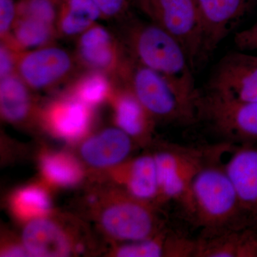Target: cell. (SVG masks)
<instances>
[{
  "instance_id": "27",
  "label": "cell",
  "mask_w": 257,
  "mask_h": 257,
  "mask_svg": "<svg viewBox=\"0 0 257 257\" xmlns=\"http://www.w3.org/2000/svg\"><path fill=\"white\" fill-rule=\"evenodd\" d=\"M99 8L102 18L121 19L130 10L128 0H92Z\"/></svg>"
},
{
  "instance_id": "16",
  "label": "cell",
  "mask_w": 257,
  "mask_h": 257,
  "mask_svg": "<svg viewBox=\"0 0 257 257\" xmlns=\"http://www.w3.org/2000/svg\"><path fill=\"white\" fill-rule=\"evenodd\" d=\"M133 140L119 128H106L84 142L81 155L87 163L94 167L119 165L131 152Z\"/></svg>"
},
{
  "instance_id": "13",
  "label": "cell",
  "mask_w": 257,
  "mask_h": 257,
  "mask_svg": "<svg viewBox=\"0 0 257 257\" xmlns=\"http://www.w3.org/2000/svg\"><path fill=\"white\" fill-rule=\"evenodd\" d=\"M224 168L248 219L257 224V143L237 145Z\"/></svg>"
},
{
  "instance_id": "23",
  "label": "cell",
  "mask_w": 257,
  "mask_h": 257,
  "mask_svg": "<svg viewBox=\"0 0 257 257\" xmlns=\"http://www.w3.org/2000/svg\"><path fill=\"white\" fill-rule=\"evenodd\" d=\"M41 166L43 175L56 185H74L82 177L80 165L74 157L67 154H47L42 157Z\"/></svg>"
},
{
  "instance_id": "10",
  "label": "cell",
  "mask_w": 257,
  "mask_h": 257,
  "mask_svg": "<svg viewBox=\"0 0 257 257\" xmlns=\"http://www.w3.org/2000/svg\"><path fill=\"white\" fill-rule=\"evenodd\" d=\"M207 93L229 100L257 101V56H225L211 75Z\"/></svg>"
},
{
  "instance_id": "24",
  "label": "cell",
  "mask_w": 257,
  "mask_h": 257,
  "mask_svg": "<svg viewBox=\"0 0 257 257\" xmlns=\"http://www.w3.org/2000/svg\"><path fill=\"white\" fill-rule=\"evenodd\" d=\"M12 205L20 219L32 220L46 216L50 210L51 202L45 190L40 187H29L15 194Z\"/></svg>"
},
{
  "instance_id": "5",
  "label": "cell",
  "mask_w": 257,
  "mask_h": 257,
  "mask_svg": "<svg viewBox=\"0 0 257 257\" xmlns=\"http://www.w3.org/2000/svg\"><path fill=\"white\" fill-rule=\"evenodd\" d=\"M158 204L145 202L126 192L118 194L101 211L99 221L106 234L120 241H140L153 237L167 226L158 212Z\"/></svg>"
},
{
  "instance_id": "3",
  "label": "cell",
  "mask_w": 257,
  "mask_h": 257,
  "mask_svg": "<svg viewBox=\"0 0 257 257\" xmlns=\"http://www.w3.org/2000/svg\"><path fill=\"white\" fill-rule=\"evenodd\" d=\"M121 83L132 91L155 121L180 125L197 121V103L182 96L160 74L133 59Z\"/></svg>"
},
{
  "instance_id": "19",
  "label": "cell",
  "mask_w": 257,
  "mask_h": 257,
  "mask_svg": "<svg viewBox=\"0 0 257 257\" xmlns=\"http://www.w3.org/2000/svg\"><path fill=\"white\" fill-rule=\"evenodd\" d=\"M69 83L67 94L93 109L111 100L119 82L104 72L85 69Z\"/></svg>"
},
{
  "instance_id": "1",
  "label": "cell",
  "mask_w": 257,
  "mask_h": 257,
  "mask_svg": "<svg viewBox=\"0 0 257 257\" xmlns=\"http://www.w3.org/2000/svg\"><path fill=\"white\" fill-rule=\"evenodd\" d=\"M231 146L221 143L177 202L187 220L200 230L199 236L257 225L243 211L224 164L221 162V155Z\"/></svg>"
},
{
  "instance_id": "17",
  "label": "cell",
  "mask_w": 257,
  "mask_h": 257,
  "mask_svg": "<svg viewBox=\"0 0 257 257\" xmlns=\"http://www.w3.org/2000/svg\"><path fill=\"white\" fill-rule=\"evenodd\" d=\"M117 127L135 140L150 137L155 120L125 84H118L111 98Z\"/></svg>"
},
{
  "instance_id": "6",
  "label": "cell",
  "mask_w": 257,
  "mask_h": 257,
  "mask_svg": "<svg viewBox=\"0 0 257 257\" xmlns=\"http://www.w3.org/2000/svg\"><path fill=\"white\" fill-rule=\"evenodd\" d=\"M198 147L166 145L154 154L156 162L160 204L183 197L208 160L220 146Z\"/></svg>"
},
{
  "instance_id": "30",
  "label": "cell",
  "mask_w": 257,
  "mask_h": 257,
  "mask_svg": "<svg viewBox=\"0 0 257 257\" xmlns=\"http://www.w3.org/2000/svg\"><path fill=\"white\" fill-rule=\"evenodd\" d=\"M135 4L138 5L144 13L150 17V0H133Z\"/></svg>"
},
{
  "instance_id": "25",
  "label": "cell",
  "mask_w": 257,
  "mask_h": 257,
  "mask_svg": "<svg viewBox=\"0 0 257 257\" xmlns=\"http://www.w3.org/2000/svg\"><path fill=\"white\" fill-rule=\"evenodd\" d=\"M24 51L8 42L0 45V79L17 74L19 57Z\"/></svg>"
},
{
  "instance_id": "9",
  "label": "cell",
  "mask_w": 257,
  "mask_h": 257,
  "mask_svg": "<svg viewBox=\"0 0 257 257\" xmlns=\"http://www.w3.org/2000/svg\"><path fill=\"white\" fill-rule=\"evenodd\" d=\"M76 60L85 69L100 71L121 82L131 60L109 30L95 24L77 37Z\"/></svg>"
},
{
  "instance_id": "22",
  "label": "cell",
  "mask_w": 257,
  "mask_h": 257,
  "mask_svg": "<svg viewBox=\"0 0 257 257\" xmlns=\"http://www.w3.org/2000/svg\"><path fill=\"white\" fill-rule=\"evenodd\" d=\"M57 37L55 25L37 19L17 17L11 34L3 40H10L26 51L55 44Z\"/></svg>"
},
{
  "instance_id": "26",
  "label": "cell",
  "mask_w": 257,
  "mask_h": 257,
  "mask_svg": "<svg viewBox=\"0 0 257 257\" xmlns=\"http://www.w3.org/2000/svg\"><path fill=\"white\" fill-rule=\"evenodd\" d=\"M18 15L17 3L15 0H0V39L10 36Z\"/></svg>"
},
{
  "instance_id": "28",
  "label": "cell",
  "mask_w": 257,
  "mask_h": 257,
  "mask_svg": "<svg viewBox=\"0 0 257 257\" xmlns=\"http://www.w3.org/2000/svg\"><path fill=\"white\" fill-rule=\"evenodd\" d=\"M236 42L242 50H257V23L236 36Z\"/></svg>"
},
{
  "instance_id": "14",
  "label": "cell",
  "mask_w": 257,
  "mask_h": 257,
  "mask_svg": "<svg viewBox=\"0 0 257 257\" xmlns=\"http://www.w3.org/2000/svg\"><path fill=\"white\" fill-rule=\"evenodd\" d=\"M194 257H257V225L199 236Z\"/></svg>"
},
{
  "instance_id": "20",
  "label": "cell",
  "mask_w": 257,
  "mask_h": 257,
  "mask_svg": "<svg viewBox=\"0 0 257 257\" xmlns=\"http://www.w3.org/2000/svg\"><path fill=\"white\" fill-rule=\"evenodd\" d=\"M102 18L92 0H60L56 29L58 37H78Z\"/></svg>"
},
{
  "instance_id": "29",
  "label": "cell",
  "mask_w": 257,
  "mask_h": 257,
  "mask_svg": "<svg viewBox=\"0 0 257 257\" xmlns=\"http://www.w3.org/2000/svg\"><path fill=\"white\" fill-rule=\"evenodd\" d=\"M2 256H30V253L25 247L13 246L5 248L4 251L1 253Z\"/></svg>"
},
{
  "instance_id": "21",
  "label": "cell",
  "mask_w": 257,
  "mask_h": 257,
  "mask_svg": "<svg viewBox=\"0 0 257 257\" xmlns=\"http://www.w3.org/2000/svg\"><path fill=\"white\" fill-rule=\"evenodd\" d=\"M31 90L18 74L0 79V109L5 119L22 123L30 118L34 108Z\"/></svg>"
},
{
  "instance_id": "15",
  "label": "cell",
  "mask_w": 257,
  "mask_h": 257,
  "mask_svg": "<svg viewBox=\"0 0 257 257\" xmlns=\"http://www.w3.org/2000/svg\"><path fill=\"white\" fill-rule=\"evenodd\" d=\"M24 247L30 256L60 257L72 253V241L55 221L45 218L32 219L23 233Z\"/></svg>"
},
{
  "instance_id": "18",
  "label": "cell",
  "mask_w": 257,
  "mask_h": 257,
  "mask_svg": "<svg viewBox=\"0 0 257 257\" xmlns=\"http://www.w3.org/2000/svg\"><path fill=\"white\" fill-rule=\"evenodd\" d=\"M120 179L125 192L133 197L160 205V187L154 155H145L121 166Z\"/></svg>"
},
{
  "instance_id": "12",
  "label": "cell",
  "mask_w": 257,
  "mask_h": 257,
  "mask_svg": "<svg viewBox=\"0 0 257 257\" xmlns=\"http://www.w3.org/2000/svg\"><path fill=\"white\" fill-rule=\"evenodd\" d=\"M41 117L45 126L55 136L67 141H77L91 127L92 108L66 94L47 104Z\"/></svg>"
},
{
  "instance_id": "2",
  "label": "cell",
  "mask_w": 257,
  "mask_h": 257,
  "mask_svg": "<svg viewBox=\"0 0 257 257\" xmlns=\"http://www.w3.org/2000/svg\"><path fill=\"white\" fill-rule=\"evenodd\" d=\"M127 45L133 59L155 71L184 97L197 103L192 66L183 47L156 23L135 24L127 33Z\"/></svg>"
},
{
  "instance_id": "4",
  "label": "cell",
  "mask_w": 257,
  "mask_h": 257,
  "mask_svg": "<svg viewBox=\"0 0 257 257\" xmlns=\"http://www.w3.org/2000/svg\"><path fill=\"white\" fill-rule=\"evenodd\" d=\"M197 116V121L206 123L223 140L221 143L232 146L257 143V101L199 94Z\"/></svg>"
},
{
  "instance_id": "7",
  "label": "cell",
  "mask_w": 257,
  "mask_h": 257,
  "mask_svg": "<svg viewBox=\"0 0 257 257\" xmlns=\"http://www.w3.org/2000/svg\"><path fill=\"white\" fill-rule=\"evenodd\" d=\"M150 18L183 47L192 66L204 48V31L196 0H150Z\"/></svg>"
},
{
  "instance_id": "11",
  "label": "cell",
  "mask_w": 257,
  "mask_h": 257,
  "mask_svg": "<svg viewBox=\"0 0 257 257\" xmlns=\"http://www.w3.org/2000/svg\"><path fill=\"white\" fill-rule=\"evenodd\" d=\"M204 31L205 51L214 50L241 22L255 0H196Z\"/></svg>"
},
{
  "instance_id": "8",
  "label": "cell",
  "mask_w": 257,
  "mask_h": 257,
  "mask_svg": "<svg viewBox=\"0 0 257 257\" xmlns=\"http://www.w3.org/2000/svg\"><path fill=\"white\" fill-rule=\"evenodd\" d=\"M77 65L75 56L52 44L22 52L17 74L32 90H46L70 82Z\"/></svg>"
}]
</instances>
